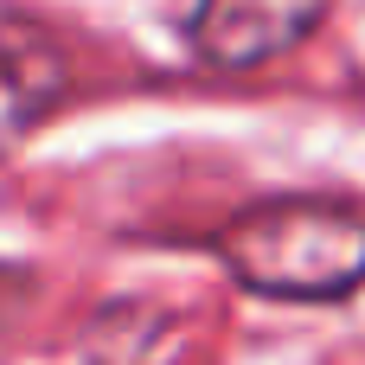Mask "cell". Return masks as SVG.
<instances>
[{
  "label": "cell",
  "mask_w": 365,
  "mask_h": 365,
  "mask_svg": "<svg viewBox=\"0 0 365 365\" xmlns=\"http://www.w3.org/2000/svg\"><path fill=\"white\" fill-rule=\"evenodd\" d=\"M71 96V58L64 45L19 19V13H0V160Z\"/></svg>",
  "instance_id": "3957f363"
},
{
  "label": "cell",
  "mask_w": 365,
  "mask_h": 365,
  "mask_svg": "<svg viewBox=\"0 0 365 365\" xmlns=\"http://www.w3.org/2000/svg\"><path fill=\"white\" fill-rule=\"evenodd\" d=\"M32 302V269H19V263H0V334L19 321V308Z\"/></svg>",
  "instance_id": "277c9868"
},
{
  "label": "cell",
  "mask_w": 365,
  "mask_h": 365,
  "mask_svg": "<svg viewBox=\"0 0 365 365\" xmlns=\"http://www.w3.org/2000/svg\"><path fill=\"white\" fill-rule=\"evenodd\" d=\"M212 257L269 302H340L365 282V205L276 192L212 231Z\"/></svg>",
  "instance_id": "6da1fadb"
},
{
  "label": "cell",
  "mask_w": 365,
  "mask_h": 365,
  "mask_svg": "<svg viewBox=\"0 0 365 365\" xmlns=\"http://www.w3.org/2000/svg\"><path fill=\"white\" fill-rule=\"evenodd\" d=\"M321 13L327 0H199L186 19V38L212 71H257L295 51L321 26Z\"/></svg>",
  "instance_id": "7a4b0ae2"
}]
</instances>
